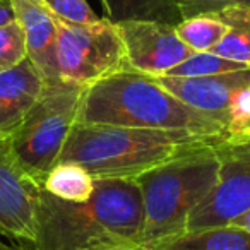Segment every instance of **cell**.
Listing matches in <instances>:
<instances>
[{
    "label": "cell",
    "instance_id": "6da1fadb",
    "mask_svg": "<svg viewBox=\"0 0 250 250\" xmlns=\"http://www.w3.org/2000/svg\"><path fill=\"white\" fill-rule=\"evenodd\" d=\"M229 136L187 130L76 124L57 163H74L93 178H137L161 165L218 151Z\"/></svg>",
    "mask_w": 250,
    "mask_h": 250
},
{
    "label": "cell",
    "instance_id": "7a4b0ae2",
    "mask_svg": "<svg viewBox=\"0 0 250 250\" xmlns=\"http://www.w3.org/2000/svg\"><path fill=\"white\" fill-rule=\"evenodd\" d=\"M144 225L141 187L136 178H94L84 202H67L42 188L38 250H89L108 242L139 243Z\"/></svg>",
    "mask_w": 250,
    "mask_h": 250
},
{
    "label": "cell",
    "instance_id": "3957f363",
    "mask_svg": "<svg viewBox=\"0 0 250 250\" xmlns=\"http://www.w3.org/2000/svg\"><path fill=\"white\" fill-rule=\"evenodd\" d=\"M76 124L228 136L221 120L185 104L153 76L137 70L117 72L87 86Z\"/></svg>",
    "mask_w": 250,
    "mask_h": 250
},
{
    "label": "cell",
    "instance_id": "277c9868",
    "mask_svg": "<svg viewBox=\"0 0 250 250\" xmlns=\"http://www.w3.org/2000/svg\"><path fill=\"white\" fill-rule=\"evenodd\" d=\"M218 173V151H208L139 175L144 208L139 245L153 250L187 233L192 211L214 188Z\"/></svg>",
    "mask_w": 250,
    "mask_h": 250
},
{
    "label": "cell",
    "instance_id": "5b68a950",
    "mask_svg": "<svg viewBox=\"0 0 250 250\" xmlns=\"http://www.w3.org/2000/svg\"><path fill=\"white\" fill-rule=\"evenodd\" d=\"M84 89V86L62 79L46 83L42 96L11 134L19 161L40 184L57 165L76 125Z\"/></svg>",
    "mask_w": 250,
    "mask_h": 250
},
{
    "label": "cell",
    "instance_id": "8992f818",
    "mask_svg": "<svg viewBox=\"0 0 250 250\" xmlns=\"http://www.w3.org/2000/svg\"><path fill=\"white\" fill-rule=\"evenodd\" d=\"M55 26L57 72L62 81L87 87L117 72L132 70L118 26L110 19L77 24L55 18Z\"/></svg>",
    "mask_w": 250,
    "mask_h": 250
},
{
    "label": "cell",
    "instance_id": "52a82bcc",
    "mask_svg": "<svg viewBox=\"0 0 250 250\" xmlns=\"http://www.w3.org/2000/svg\"><path fill=\"white\" fill-rule=\"evenodd\" d=\"M218 160V182L192 211L187 231L226 226L250 209V139L228 141Z\"/></svg>",
    "mask_w": 250,
    "mask_h": 250
},
{
    "label": "cell",
    "instance_id": "ba28073f",
    "mask_svg": "<svg viewBox=\"0 0 250 250\" xmlns=\"http://www.w3.org/2000/svg\"><path fill=\"white\" fill-rule=\"evenodd\" d=\"M40 194L42 184L19 161L11 134H0V238L36 242Z\"/></svg>",
    "mask_w": 250,
    "mask_h": 250
},
{
    "label": "cell",
    "instance_id": "9c48e42d",
    "mask_svg": "<svg viewBox=\"0 0 250 250\" xmlns=\"http://www.w3.org/2000/svg\"><path fill=\"white\" fill-rule=\"evenodd\" d=\"M115 24L120 31L130 69L137 72L165 76L194 53L180 40L173 24L144 19Z\"/></svg>",
    "mask_w": 250,
    "mask_h": 250
},
{
    "label": "cell",
    "instance_id": "30bf717a",
    "mask_svg": "<svg viewBox=\"0 0 250 250\" xmlns=\"http://www.w3.org/2000/svg\"><path fill=\"white\" fill-rule=\"evenodd\" d=\"M153 77L185 104L206 115H211L226 125V115L233 96L243 86L250 84V67L204 77Z\"/></svg>",
    "mask_w": 250,
    "mask_h": 250
},
{
    "label": "cell",
    "instance_id": "8fae6325",
    "mask_svg": "<svg viewBox=\"0 0 250 250\" xmlns=\"http://www.w3.org/2000/svg\"><path fill=\"white\" fill-rule=\"evenodd\" d=\"M16 21L22 28L28 59L42 72L46 83L60 81L55 60V18L42 0H11Z\"/></svg>",
    "mask_w": 250,
    "mask_h": 250
},
{
    "label": "cell",
    "instance_id": "7c38bea8",
    "mask_svg": "<svg viewBox=\"0 0 250 250\" xmlns=\"http://www.w3.org/2000/svg\"><path fill=\"white\" fill-rule=\"evenodd\" d=\"M45 84V77L29 59L0 70V134H12L18 129L42 96Z\"/></svg>",
    "mask_w": 250,
    "mask_h": 250
},
{
    "label": "cell",
    "instance_id": "4fadbf2b",
    "mask_svg": "<svg viewBox=\"0 0 250 250\" xmlns=\"http://www.w3.org/2000/svg\"><path fill=\"white\" fill-rule=\"evenodd\" d=\"M212 14L226 26V33L211 53L250 67V7L228 5Z\"/></svg>",
    "mask_w": 250,
    "mask_h": 250
},
{
    "label": "cell",
    "instance_id": "5bb4252c",
    "mask_svg": "<svg viewBox=\"0 0 250 250\" xmlns=\"http://www.w3.org/2000/svg\"><path fill=\"white\" fill-rule=\"evenodd\" d=\"M153 250H250V233L226 225L187 231Z\"/></svg>",
    "mask_w": 250,
    "mask_h": 250
},
{
    "label": "cell",
    "instance_id": "9a60e30c",
    "mask_svg": "<svg viewBox=\"0 0 250 250\" xmlns=\"http://www.w3.org/2000/svg\"><path fill=\"white\" fill-rule=\"evenodd\" d=\"M101 4L111 22L144 19L177 26L182 21L175 0H101Z\"/></svg>",
    "mask_w": 250,
    "mask_h": 250
},
{
    "label": "cell",
    "instance_id": "2e32d148",
    "mask_svg": "<svg viewBox=\"0 0 250 250\" xmlns=\"http://www.w3.org/2000/svg\"><path fill=\"white\" fill-rule=\"evenodd\" d=\"M42 188L62 201L84 202L93 194L94 178L79 165L57 163L46 173Z\"/></svg>",
    "mask_w": 250,
    "mask_h": 250
},
{
    "label": "cell",
    "instance_id": "e0dca14e",
    "mask_svg": "<svg viewBox=\"0 0 250 250\" xmlns=\"http://www.w3.org/2000/svg\"><path fill=\"white\" fill-rule=\"evenodd\" d=\"M180 40L194 52H211L225 36L226 26L214 14L185 18L175 26Z\"/></svg>",
    "mask_w": 250,
    "mask_h": 250
},
{
    "label": "cell",
    "instance_id": "ac0fdd59",
    "mask_svg": "<svg viewBox=\"0 0 250 250\" xmlns=\"http://www.w3.org/2000/svg\"><path fill=\"white\" fill-rule=\"evenodd\" d=\"M249 65L233 62V60L223 59L211 52H194L188 59L180 62L177 67L168 70L165 76L168 77H204V76H216V74L235 72L243 70Z\"/></svg>",
    "mask_w": 250,
    "mask_h": 250
},
{
    "label": "cell",
    "instance_id": "d6986e66",
    "mask_svg": "<svg viewBox=\"0 0 250 250\" xmlns=\"http://www.w3.org/2000/svg\"><path fill=\"white\" fill-rule=\"evenodd\" d=\"M28 59V46L18 21L0 28V70L11 69Z\"/></svg>",
    "mask_w": 250,
    "mask_h": 250
},
{
    "label": "cell",
    "instance_id": "ffe728a7",
    "mask_svg": "<svg viewBox=\"0 0 250 250\" xmlns=\"http://www.w3.org/2000/svg\"><path fill=\"white\" fill-rule=\"evenodd\" d=\"M42 2L55 18L63 19L67 22L84 24V22H96L101 19L86 0H42Z\"/></svg>",
    "mask_w": 250,
    "mask_h": 250
},
{
    "label": "cell",
    "instance_id": "44dd1931",
    "mask_svg": "<svg viewBox=\"0 0 250 250\" xmlns=\"http://www.w3.org/2000/svg\"><path fill=\"white\" fill-rule=\"evenodd\" d=\"M182 19L192 18L199 14H212L228 5H247L250 7V0H175Z\"/></svg>",
    "mask_w": 250,
    "mask_h": 250
},
{
    "label": "cell",
    "instance_id": "7402d4cb",
    "mask_svg": "<svg viewBox=\"0 0 250 250\" xmlns=\"http://www.w3.org/2000/svg\"><path fill=\"white\" fill-rule=\"evenodd\" d=\"M89 250H144V249L139 243H134V242H108L93 247Z\"/></svg>",
    "mask_w": 250,
    "mask_h": 250
},
{
    "label": "cell",
    "instance_id": "603a6c76",
    "mask_svg": "<svg viewBox=\"0 0 250 250\" xmlns=\"http://www.w3.org/2000/svg\"><path fill=\"white\" fill-rule=\"evenodd\" d=\"M16 21L14 9H12L11 0H0V28L5 24H11Z\"/></svg>",
    "mask_w": 250,
    "mask_h": 250
},
{
    "label": "cell",
    "instance_id": "cb8c5ba5",
    "mask_svg": "<svg viewBox=\"0 0 250 250\" xmlns=\"http://www.w3.org/2000/svg\"><path fill=\"white\" fill-rule=\"evenodd\" d=\"M0 250H38L31 243H22V242H5L0 238Z\"/></svg>",
    "mask_w": 250,
    "mask_h": 250
},
{
    "label": "cell",
    "instance_id": "d4e9b609",
    "mask_svg": "<svg viewBox=\"0 0 250 250\" xmlns=\"http://www.w3.org/2000/svg\"><path fill=\"white\" fill-rule=\"evenodd\" d=\"M229 225H233V226H238V228H242V229H245L247 233H250V209L249 211H245L243 214H240L238 218H235L233 219Z\"/></svg>",
    "mask_w": 250,
    "mask_h": 250
}]
</instances>
